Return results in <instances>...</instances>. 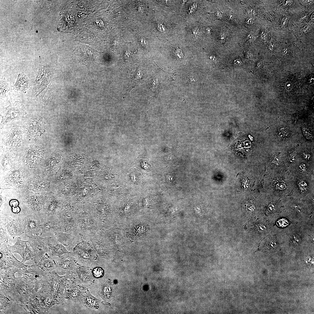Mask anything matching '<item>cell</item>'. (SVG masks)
I'll use <instances>...</instances> for the list:
<instances>
[{"label": "cell", "instance_id": "obj_36", "mask_svg": "<svg viewBox=\"0 0 314 314\" xmlns=\"http://www.w3.org/2000/svg\"><path fill=\"white\" fill-rule=\"evenodd\" d=\"M303 134L308 139H312L313 138V131L310 127L306 126L302 128Z\"/></svg>", "mask_w": 314, "mask_h": 314}, {"label": "cell", "instance_id": "obj_25", "mask_svg": "<svg viewBox=\"0 0 314 314\" xmlns=\"http://www.w3.org/2000/svg\"><path fill=\"white\" fill-rule=\"evenodd\" d=\"M27 242H28V240H22L20 237H18L17 241L14 245L11 246L8 244L7 246L11 252L13 253H17L22 256Z\"/></svg>", "mask_w": 314, "mask_h": 314}, {"label": "cell", "instance_id": "obj_41", "mask_svg": "<svg viewBox=\"0 0 314 314\" xmlns=\"http://www.w3.org/2000/svg\"><path fill=\"white\" fill-rule=\"evenodd\" d=\"M296 154L295 152H293L290 154L289 160L291 162L294 161L296 158Z\"/></svg>", "mask_w": 314, "mask_h": 314}, {"label": "cell", "instance_id": "obj_10", "mask_svg": "<svg viewBox=\"0 0 314 314\" xmlns=\"http://www.w3.org/2000/svg\"><path fill=\"white\" fill-rule=\"evenodd\" d=\"M44 154L42 148L36 146H30L26 149L24 156L25 164L29 167H35L43 158Z\"/></svg>", "mask_w": 314, "mask_h": 314}, {"label": "cell", "instance_id": "obj_14", "mask_svg": "<svg viewBox=\"0 0 314 314\" xmlns=\"http://www.w3.org/2000/svg\"><path fill=\"white\" fill-rule=\"evenodd\" d=\"M20 271L23 274L22 277L28 281H33L34 280H38L40 275L44 276L48 273L43 271L36 264L31 265H23L22 268L19 269Z\"/></svg>", "mask_w": 314, "mask_h": 314}, {"label": "cell", "instance_id": "obj_24", "mask_svg": "<svg viewBox=\"0 0 314 314\" xmlns=\"http://www.w3.org/2000/svg\"><path fill=\"white\" fill-rule=\"evenodd\" d=\"M277 246L276 240L269 238L265 239L261 242L260 249L265 252H271L276 249Z\"/></svg>", "mask_w": 314, "mask_h": 314}, {"label": "cell", "instance_id": "obj_17", "mask_svg": "<svg viewBox=\"0 0 314 314\" xmlns=\"http://www.w3.org/2000/svg\"><path fill=\"white\" fill-rule=\"evenodd\" d=\"M54 235L57 242L64 245L70 252L74 247L76 236L72 233L61 231L55 232Z\"/></svg>", "mask_w": 314, "mask_h": 314}, {"label": "cell", "instance_id": "obj_9", "mask_svg": "<svg viewBox=\"0 0 314 314\" xmlns=\"http://www.w3.org/2000/svg\"><path fill=\"white\" fill-rule=\"evenodd\" d=\"M0 226L6 229L13 239L24 233L22 224L18 220L10 217L0 218Z\"/></svg>", "mask_w": 314, "mask_h": 314}, {"label": "cell", "instance_id": "obj_26", "mask_svg": "<svg viewBox=\"0 0 314 314\" xmlns=\"http://www.w3.org/2000/svg\"><path fill=\"white\" fill-rule=\"evenodd\" d=\"M37 294L41 306L48 311L52 306L56 304H58L51 295H40Z\"/></svg>", "mask_w": 314, "mask_h": 314}, {"label": "cell", "instance_id": "obj_5", "mask_svg": "<svg viewBox=\"0 0 314 314\" xmlns=\"http://www.w3.org/2000/svg\"><path fill=\"white\" fill-rule=\"evenodd\" d=\"M28 238V242L36 255L41 254L51 251L49 249V244L54 245L58 242L54 235L42 237L38 234L26 236Z\"/></svg>", "mask_w": 314, "mask_h": 314}, {"label": "cell", "instance_id": "obj_22", "mask_svg": "<svg viewBox=\"0 0 314 314\" xmlns=\"http://www.w3.org/2000/svg\"><path fill=\"white\" fill-rule=\"evenodd\" d=\"M82 303L86 307L96 309L99 306V300L92 295L89 290H87L81 298Z\"/></svg>", "mask_w": 314, "mask_h": 314}, {"label": "cell", "instance_id": "obj_3", "mask_svg": "<svg viewBox=\"0 0 314 314\" xmlns=\"http://www.w3.org/2000/svg\"><path fill=\"white\" fill-rule=\"evenodd\" d=\"M35 283L23 277H15L12 292L14 297L20 306L27 302L35 290Z\"/></svg>", "mask_w": 314, "mask_h": 314}, {"label": "cell", "instance_id": "obj_39", "mask_svg": "<svg viewBox=\"0 0 314 314\" xmlns=\"http://www.w3.org/2000/svg\"><path fill=\"white\" fill-rule=\"evenodd\" d=\"M276 187L279 189L283 190L285 189L286 188V185L284 183H280L276 185Z\"/></svg>", "mask_w": 314, "mask_h": 314}, {"label": "cell", "instance_id": "obj_11", "mask_svg": "<svg viewBox=\"0 0 314 314\" xmlns=\"http://www.w3.org/2000/svg\"><path fill=\"white\" fill-rule=\"evenodd\" d=\"M60 221L56 216L45 215L41 228L40 235L48 234V236L54 235L55 232L60 230Z\"/></svg>", "mask_w": 314, "mask_h": 314}, {"label": "cell", "instance_id": "obj_18", "mask_svg": "<svg viewBox=\"0 0 314 314\" xmlns=\"http://www.w3.org/2000/svg\"><path fill=\"white\" fill-rule=\"evenodd\" d=\"M7 245L6 244L0 245V258L6 259L10 262L14 266L21 268L24 264L13 256V253L9 250Z\"/></svg>", "mask_w": 314, "mask_h": 314}, {"label": "cell", "instance_id": "obj_8", "mask_svg": "<svg viewBox=\"0 0 314 314\" xmlns=\"http://www.w3.org/2000/svg\"><path fill=\"white\" fill-rule=\"evenodd\" d=\"M20 271L19 268L14 266L6 270H0V290L12 291L16 277L15 274Z\"/></svg>", "mask_w": 314, "mask_h": 314}, {"label": "cell", "instance_id": "obj_15", "mask_svg": "<svg viewBox=\"0 0 314 314\" xmlns=\"http://www.w3.org/2000/svg\"><path fill=\"white\" fill-rule=\"evenodd\" d=\"M0 310L5 313L12 311L19 305L16 301L12 291L6 292L0 290Z\"/></svg>", "mask_w": 314, "mask_h": 314}, {"label": "cell", "instance_id": "obj_19", "mask_svg": "<svg viewBox=\"0 0 314 314\" xmlns=\"http://www.w3.org/2000/svg\"><path fill=\"white\" fill-rule=\"evenodd\" d=\"M85 289L83 286L78 285L67 289L63 294V301L65 299H76L81 298Z\"/></svg>", "mask_w": 314, "mask_h": 314}, {"label": "cell", "instance_id": "obj_28", "mask_svg": "<svg viewBox=\"0 0 314 314\" xmlns=\"http://www.w3.org/2000/svg\"><path fill=\"white\" fill-rule=\"evenodd\" d=\"M78 277L83 283L88 284L93 280V277L90 272L87 270L76 269Z\"/></svg>", "mask_w": 314, "mask_h": 314}, {"label": "cell", "instance_id": "obj_38", "mask_svg": "<svg viewBox=\"0 0 314 314\" xmlns=\"http://www.w3.org/2000/svg\"><path fill=\"white\" fill-rule=\"evenodd\" d=\"M151 84V88L153 90L156 89L158 85L157 79L155 78Z\"/></svg>", "mask_w": 314, "mask_h": 314}, {"label": "cell", "instance_id": "obj_30", "mask_svg": "<svg viewBox=\"0 0 314 314\" xmlns=\"http://www.w3.org/2000/svg\"><path fill=\"white\" fill-rule=\"evenodd\" d=\"M9 205L11 208L12 212L13 214L15 215L16 219L21 223V220L18 215L21 211L18 201L16 199H12L9 202Z\"/></svg>", "mask_w": 314, "mask_h": 314}, {"label": "cell", "instance_id": "obj_16", "mask_svg": "<svg viewBox=\"0 0 314 314\" xmlns=\"http://www.w3.org/2000/svg\"><path fill=\"white\" fill-rule=\"evenodd\" d=\"M21 306L26 311H29L31 313L44 314L47 313L48 311L41 306L35 290L28 301Z\"/></svg>", "mask_w": 314, "mask_h": 314}, {"label": "cell", "instance_id": "obj_43", "mask_svg": "<svg viewBox=\"0 0 314 314\" xmlns=\"http://www.w3.org/2000/svg\"><path fill=\"white\" fill-rule=\"evenodd\" d=\"M303 157L306 159L308 160L310 157V156L308 153L305 152L303 154Z\"/></svg>", "mask_w": 314, "mask_h": 314}, {"label": "cell", "instance_id": "obj_29", "mask_svg": "<svg viewBox=\"0 0 314 314\" xmlns=\"http://www.w3.org/2000/svg\"><path fill=\"white\" fill-rule=\"evenodd\" d=\"M30 247V246H28L27 245H26L25 249L22 256V260L21 262L24 264L27 261L33 260L35 256V253L31 250Z\"/></svg>", "mask_w": 314, "mask_h": 314}, {"label": "cell", "instance_id": "obj_7", "mask_svg": "<svg viewBox=\"0 0 314 314\" xmlns=\"http://www.w3.org/2000/svg\"><path fill=\"white\" fill-rule=\"evenodd\" d=\"M90 240L99 256L104 257L109 254L110 242L106 234L104 233L100 229L92 236Z\"/></svg>", "mask_w": 314, "mask_h": 314}, {"label": "cell", "instance_id": "obj_35", "mask_svg": "<svg viewBox=\"0 0 314 314\" xmlns=\"http://www.w3.org/2000/svg\"><path fill=\"white\" fill-rule=\"evenodd\" d=\"M92 274L95 278H100L103 276L104 274V271L102 268L96 267L93 269Z\"/></svg>", "mask_w": 314, "mask_h": 314}, {"label": "cell", "instance_id": "obj_13", "mask_svg": "<svg viewBox=\"0 0 314 314\" xmlns=\"http://www.w3.org/2000/svg\"><path fill=\"white\" fill-rule=\"evenodd\" d=\"M52 281V276L50 273L46 274L41 279L36 280L34 286L35 292L40 295H51Z\"/></svg>", "mask_w": 314, "mask_h": 314}, {"label": "cell", "instance_id": "obj_32", "mask_svg": "<svg viewBox=\"0 0 314 314\" xmlns=\"http://www.w3.org/2000/svg\"><path fill=\"white\" fill-rule=\"evenodd\" d=\"M12 130V133H11V135H10V137L9 138V140L10 141L9 142L12 144V145H14V143L15 142L17 143H18V141L19 142V140H20V132L19 130H18L16 131L15 130Z\"/></svg>", "mask_w": 314, "mask_h": 314}, {"label": "cell", "instance_id": "obj_34", "mask_svg": "<svg viewBox=\"0 0 314 314\" xmlns=\"http://www.w3.org/2000/svg\"><path fill=\"white\" fill-rule=\"evenodd\" d=\"M0 270H5L14 266L9 261L3 258H0Z\"/></svg>", "mask_w": 314, "mask_h": 314}, {"label": "cell", "instance_id": "obj_44", "mask_svg": "<svg viewBox=\"0 0 314 314\" xmlns=\"http://www.w3.org/2000/svg\"><path fill=\"white\" fill-rule=\"evenodd\" d=\"M176 55L181 57V54H182V51L180 49H177L176 50Z\"/></svg>", "mask_w": 314, "mask_h": 314}, {"label": "cell", "instance_id": "obj_45", "mask_svg": "<svg viewBox=\"0 0 314 314\" xmlns=\"http://www.w3.org/2000/svg\"><path fill=\"white\" fill-rule=\"evenodd\" d=\"M305 165L304 164H302L300 165L299 166V169L302 171H304L305 170Z\"/></svg>", "mask_w": 314, "mask_h": 314}, {"label": "cell", "instance_id": "obj_33", "mask_svg": "<svg viewBox=\"0 0 314 314\" xmlns=\"http://www.w3.org/2000/svg\"><path fill=\"white\" fill-rule=\"evenodd\" d=\"M279 137L282 139L287 138L290 135V132L287 128L282 127L279 129L277 132Z\"/></svg>", "mask_w": 314, "mask_h": 314}, {"label": "cell", "instance_id": "obj_1", "mask_svg": "<svg viewBox=\"0 0 314 314\" xmlns=\"http://www.w3.org/2000/svg\"><path fill=\"white\" fill-rule=\"evenodd\" d=\"M71 254L82 262L87 264L95 262L97 254L90 240L80 236L76 238Z\"/></svg>", "mask_w": 314, "mask_h": 314}, {"label": "cell", "instance_id": "obj_23", "mask_svg": "<svg viewBox=\"0 0 314 314\" xmlns=\"http://www.w3.org/2000/svg\"><path fill=\"white\" fill-rule=\"evenodd\" d=\"M28 206L33 211L38 212L42 210L44 202L39 197L32 196L28 197L26 200Z\"/></svg>", "mask_w": 314, "mask_h": 314}, {"label": "cell", "instance_id": "obj_4", "mask_svg": "<svg viewBox=\"0 0 314 314\" xmlns=\"http://www.w3.org/2000/svg\"><path fill=\"white\" fill-rule=\"evenodd\" d=\"M77 213L70 207L65 206L56 215L60 225L59 231L72 233L76 236L79 235L77 231Z\"/></svg>", "mask_w": 314, "mask_h": 314}, {"label": "cell", "instance_id": "obj_31", "mask_svg": "<svg viewBox=\"0 0 314 314\" xmlns=\"http://www.w3.org/2000/svg\"><path fill=\"white\" fill-rule=\"evenodd\" d=\"M28 81L26 77L24 75L19 76L17 82L15 85L16 87L21 89L22 87V90H24L26 88Z\"/></svg>", "mask_w": 314, "mask_h": 314}, {"label": "cell", "instance_id": "obj_40", "mask_svg": "<svg viewBox=\"0 0 314 314\" xmlns=\"http://www.w3.org/2000/svg\"><path fill=\"white\" fill-rule=\"evenodd\" d=\"M276 209V206L275 205L273 204H270L268 206V210L270 212H272L274 211Z\"/></svg>", "mask_w": 314, "mask_h": 314}, {"label": "cell", "instance_id": "obj_42", "mask_svg": "<svg viewBox=\"0 0 314 314\" xmlns=\"http://www.w3.org/2000/svg\"><path fill=\"white\" fill-rule=\"evenodd\" d=\"M299 186L301 189L304 190L306 188L307 184L304 182L302 181L300 183Z\"/></svg>", "mask_w": 314, "mask_h": 314}, {"label": "cell", "instance_id": "obj_6", "mask_svg": "<svg viewBox=\"0 0 314 314\" xmlns=\"http://www.w3.org/2000/svg\"><path fill=\"white\" fill-rule=\"evenodd\" d=\"M45 216L43 214L34 213L27 215L22 219L21 224L26 236L39 234Z\"/></svg>", "mask_w": 314, "mask_h": 314}, {"label": "cell", "instance_id": "obj_12", "mask_svg": "<svg viewBox=\"0 0 314 314\" xmlns=\"http://www.w3.org/2000/svg\"><path fill=\"white\" fill-rule=\"evenodd\" d=\"M51 251L46 252L39 257L34 261L44 272L50 273L58 267V263L52 257Z\"/></svg>", "mask_w": 314, "mask_h": 314}, {"label": "cell", "instance_id": "obj_27", "mask_svg": "<svg viewBox=\"0 0 314 314\" xmlns=\"http://www.w3.org/2000/svg\"><path fill=\"white\" fill-rule=\"evenodd\" d=\"M48 247L51 251L52 256H56L60 258L64 254H71L64 245L61 243L55 245L49 244Z\"/></svg>", "mask_w": 314, "mask_h": 314}, {"label": "cell", "instance_id": "obj_20", "mask_svg": "<svg viewBox=\"0 0 314 314\" xmlns=\"http://www.w3.org/2000/svg\"><path fill=\"white\" fill-rule=\"evenodd\" d=\"M45 129L42 122L38 120H35L30 123L28 128L29 135L33 138H36L40 136L44 131Z\"/></svg>", "mask_w": 314, "mask_h": 314}, {"label": "cell", "instance_id": "obj_21", "mask_svg": "<svg viewBox=\"0 0 314 314\" xmlns=\"http://www.w3.org/2000/svg\"><path fill=\"white\" fill-rule=\"evenodd\" d=\"M76 260L73 257L67 256L60 258L58 263V267L67 272L72 270L75 267Z\"/></svg>", "mask_w": 314, "mask_h": 314}, {"label": "cell", "instance_id": "obj_2", "mask_svg": "<svg viewBox=\"0 0 314 314\" xmlns=\"http://www.w3.org/2000/svg\"><path fill=\"white\" fill-rule=\"evenodd\" d=\"M77 213V232L80 237L90 240L101 229L98 223L91 213L85 211Z\"/></svg>", "mask_w": 314, "mask_h": 314}, {"label": "cell", "instance_id": "obj_37", "mask_svg": "<svg viewBox=\"0 0 314 314\" xmlns=\"http://www.w3.org/2000/svg\"><path fill=\"white\" fill-rule=\"evenodd\" d=\"M276 223L279 226L283 227L288 225L289 222L286 219H282L279 220Z\"/></svg>", "mask_w": 314, "mask_h": 314}]
</instances>
